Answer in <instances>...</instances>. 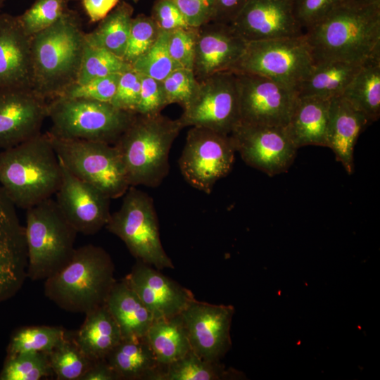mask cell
Segmentation results:
<instances>
[{
	"label": "cell",
	"mask_w": 380,
	"mask_h": 380,
	"mask_svg": "<svg viewBox=\"0 0 380 380\" xmlns=\"http://www.w3.org/2000/svg\"><path fill=\"white\" fill-rule=\"evenodd\" d=\"M246 44L231 25L210 22L199 27L193 65L196 79L230 71Z\"/></svg>",
	"instance_id": "cell-21"
},
{
	"label": "cell",
	"mask_w": 380,
	"mask_h": 380,
	"mask_svg": "<svg viewBox=\"0 0 380 380\" xmlns=\"http://www.w3.org/2000/svg\"><path fill=\"white\" fill-rule=\"evenodd\" d=\"M53 375L47 353L27 352L7 355L0 380H39Z\"/></svg>",
	"instance_id": "cell-36"
},
{
	"label": "cell",
	"mask_w": 380,
	"mask_h": 380,
	"mask_svg": "<svg viewBox=\"0 0 380 380\" xmlns=\"http://www.w3.org/2000/svg\"><path fill=\"white\" fill-rule=\"evenodd\" d=\"M106 305L120 330L122 339L144 337L154 318L124 279L116 281Z\"/></svg>",
	"instance_id": "cell-26"
},
{
	"label": "cell",
	"mask_w": 380,
	"mask_h": 380,
	"mask_svg": "<svg viewBox=\"0 0 380 380\" xmlns=\"http://www.w3.org/2000/svg\"><path fill=\"white\" fill-rule=\"evenodd\" d=\"M146 338L164 372L169 365L191 350L180 315L170 318L154 319Z\"/></svg>",
	"instance_id": "cell-29"
},
{
	"label": "cell",
	"mask_w": 380,
	"mask_h": 380,
	"mask_svg": "<svg viewBox=\"0 0 380 380\" xmlns=\"http://www.w3.org/2000/svg\"><path fill=\"white\" fill-rule=\"evenodd\" d=\"M160 32L150 15L141 13L133 17L123 59L132 65L151 48Z\"/></svg>",
	"instance_id": "cell-39"
},
{
	"label": "cell",
	"mask_w": 380,
	"mask_h": 380,
	"mask_svg": "<svg viewBox=\"0 0 380 380\" xmlns=\"http://www.w3.org/2000/svg\"><path fill=\"white\" fill-rule=\"evenodd\" d=\"M179 118L184 127H200L230 134L240 122L236 75L224 71L198 80V88Z\"/></svg>",
	"instance_id": "cell-12"
},
{
	"label": "cell",
	"mask_w": 380,
	"mask_h": 380,
	"mask_svg": "<svg viewBox=\"0 0 380 380\" xmlns=\"http://www.w3.org/2000/svg\"><path fill=\"white\" fill-rule=\"evenodd\" d=\"M186 18L189 26L199 27L211 22L215 0H172Z\"/></svg>",
	"instance_id": "cell-47"
},
{
	"label": "cell",
	"mask_w": 380,
	"mask_h": 380,
	"mask_svg": "<svg viewBox=\"0 0 380 380\" xmlns=\"http://www.w3.org/2000/svg\"><path fill=\"white\" fill-rule=\"evenodd\" d=\"M120 208L111 213L106 228L119 237L137 260L161 270L174 268L159 233L153 201L136 186H129Z\"/></svg>",
	"instance_id": "cell-8"
},
{
	"label": "cell",
	"mask_w": 380,
	"mask_h": 380,
	"mask_svg": "<svg viewBox=\"0 0 380 380\" xmlns=\"http://www.w3.org/2000/svg\"><path fill=\"white\" fill-rule=\"evenodd\" d=\"M362 65L334 61L315 63L298 87L297 95L328 99L341 96Z\"/></svg>",
	"instance_id": "cell-28"
},
{
	"label": "cell",
	"mask_w": 380,
	"mask_h": 380,
	"mask_svg": "<svg viewBox=\"0 0 380 380\" xmlns=\"http://www.w3.org/2000/svg\"><path fill=\"white\" fill-rule=\"evenodd\" d=\"M135 3H137L138 1H141V0H132Z\"/></svg>",
	"instance_id": "cell-53"
},
{
	"label": "cell",
	"mask_w": 380,
	"mask_h": 380,
	"mask_svg": "<svg viewBox=\"0 0 380 380\" xmlns=\"http://www.w3.org/2000/svg\"><path fill=\"white\" fill-rule=\"evenodd\" d=\"M150 16L160 30L170 32L191 27L172 0H156Z\"/></svg>",
	"instance_id": "cell-46"
},
{
	"label": "cell",
	"mask_w": 380,
	"mask_h": 380,
	"mask_svg": "<svg viewBox=\"0 0 380 380\" xmlns=\"http://www.w3.org/2000/svg\"><path fill=\"white\" fill-rule=\"evenodd\" d=\"M198 27H189L170 31L168 51L175 63L182 68L193 70Z\"/></svg>",
	"instance_id": "cell-42"
},
{
	"label": "cell",
	"mask_w": 380,
	"mask_h": 380,
	"mask_svg": "<svg viewBox=\"0 0 380 380\" xmlns=\"http://www.w3.org/2000/svg\"><path fill=\"white\" fill-rule=\"evenodd\" d=\"M184 128L179 119L161 113L136 114L114 144L126 171L129 186H159L169 173L171 146Z\"/></svg>",
	"instance_id": "cell-5"
},
{
	"label": "cell",
	"mask_w": 380,
	"mask_h": 380,
	"mask_svg": "<svg viewBox=\"0 0 380 380\" xmlns=\"http://www.w3.org/2000/svg\"><path fill=\"white\" fill-rule=\"evenodd\" d=\"M235 152L230 135L191 127L178 161L180 172L189 185L210 194L215 184L231 171Z\"/></svg>",
	"instance_id": "cell-11"
},
{
	"label": "cell",
	"mask_w": 380,
	"mask_h": 380,
	"mask_svg": "<svg viewBox=\"0 0 380 380\" xmlns=\"http://www.w3.org/2000/svg\"><path fill=\"white\" fill-rule=\"evenodd\" d=\"M59 161L62 179L55 194L59 208L77 233L96 234L110 219V198L94 186L73 175Z\"/></svg>",
	"instance_id": "cell-16"
},
{
	"label": "cell",
	"mask_w": 380,
	"mask_h": 380,
	"mask_svg": "<svg viewBox=\"0 0 380 380\" xmlns=\"http://www.w3.org/2000/svg\"><path fill=\"white\" fill-rule=\"evenodd\" d=\"M363 113L369 122L380 116V58L364 63L342 95Z\"/></svg>",
	"instance_id": "cell-30"
},
{
	"label": "cell",
	"mask_w": 380,
	"mask_h": 380,
	"mask_svg": "<svg viewBox=\"0 0 380 380\" xmlns=\"http://www.w3.org/2000/svg\"><path fill=\"white\" fill-rule=\"evenodd\" d=\"M342 2L358 6L369 5L380 3V0H341Z\"/></svg>",
	"instance_id": "cell-51"
},
{
	"label": "cell",
	"mask_w": 380,
	"mask_h": 380,
	"mask_svg": "<svg viewBox=\"0 0 380 380\" xmlns=\"http://www.w3.org/2000/svg\"><path fill=\"white\" fill-rule=\"evenodd\" d=\"M105 360L120 380H162L164 374L146 336L137 339H122Z\"/></svg>",
	"instance_id": "cell-25"
},
{
	"label": "cell",
	"mask_w": 380,
	"mask_h": 380,
	"mask_svg": "<svg viewBox=\"0 0 380 380\" xmlns=\"http://www.w3.org/2000/svg\"><path fill=\"white\" fill-rule=\"evenodd\" d=\"M84 43L80 18L70 9L52 25L32 36V89L51 100L76 82Z\"/></svg>",
	"instance_id": "cell-2"
},
{
	"label": "cell",
	"mask_w": 380,
	"mask_h": 380,
	"mask_svg": "<svg viewBox=\"0 0 380 380\" xmlns=\"http://www.w3.org/2000/svg\"><path fill=\"white\" fill-rule=\"evenodd\" d=\"M120 75L112 74L83 84L75 82L59 96L110 102L115 94Z\"/></svg>",
	"instance_id": "cell-41"
},
{
	"label": "cell",
	"mask_w": 380,
	"mask_h": 380,
	"mask_svg": "<svg viewBox=\"0 0 380 380\" xmlns=\"http://www.w3.org/2000/svg\"><path fill=\"white\" fill-rule=\"evenodd\" d=\"M167 106L162 82L141 75L140 96L135 113L155 115Z\"/></svg>",
	"instance_id": "cell-45"
},
{
	"label": "cell",
	"mask_w": 380,
	"mask_h": 380,
	"mask_svg": "<svg viewBox=\"0 0 380 380\" xmlns=\"http://www.w3.org/2000/svg\"><path fill=\"white\" fill-rule=\"evenodd\" d=\"M229 135L243 160L269 176L286 172L296 158L285 127L240 122Z\"/></svg>",
	"instance_id": "cell-14"
},
{
	"label": "cell",
	"mask_w": 380,
	"mask_h": 380,
	"mask_svg": "<svg viewBox=\"0 0 380 380\" xmlns=\"http://www.w3.org/2000/svg\"><path fill=\"white\" fill-rule=\"evenodd\" d=\"M234 309L195 298L180 314L191 350L201 358L220 362L232 346L230 328Z\"/></svg>",
	"instance_id": "cell-15"
},
{
	"label": "cell",
	"mask_w": 380,
	"mask_h": 380,
	"mask_svg": "<svg viewBox=\"0 0 380 380\" xmlns=\"http://www.w3.org/2000/svg\"><path fill=\"white\" fill-rule=\"evenodd\" d=\"M246 42L302 35L291 0H249L231 24Z\"/></svg>",
	"instance_id": "cell-20"
},
{
	"label": "cell",
	"mask_w": 380,
	"mask_h": 380,
	"mask_svg": "<svg viewBox=\"0 0 380 380\" xmlns=\"http://www.w3.org/2000/svg\"><path fill=\"white\" fill-rule=\"evenodd\" d=\"M48 357L57 380H80L94 363L68 334L48 354Z\"/></svg>",
	"instance_id": "cell-34"
},
{
	"label": "cell",
	"mask_w": 380,
	"mask_h": 380,
	"mask_svg": "<svg viewBox=\"0 0 380 380\" xmlns=\"http://www.w3.org/2000/svg\"><path fill=\"white\" fill-rule=\"evenodd\" d=\"M31 37L18 16L0 13V89H31Z\"/></svg>",
	"instance_id": "cell-22"
},
{
	"label": "cell",
	"mask_w": 380,
	"mask_h": 380,
	"mask_svg": "<svg viewBox=\"0 0 380 380\" xmlns=\"http://www.w3.org/2000/svg\"><path fill=\"white\" fill-rule=\"evenodd\" d=\"M68 333L61 327L32 326L16 331L7 348V355L33 352L49 354L65 338Z\"/></svg>",
	"instance_id": "cell-33"
},
{
	"label": "cell",
	"mask_w": 380,
	"mask_h": 380,
	"mask_svg": "<svg viewBox=\"0 0 380 380\" xmlns=\"http://www.w3.org/2000/svg\"><path fill=\"white\" fill-rule=\"evenodd\" d=\"M62 179L48 133L0 151V186L15 207L27 210L51 198Z\"/></svg>",
	"instance_id": "cell-3"
},
{
	"label": "cell",
	"mask_w": 380,
	"mask_h": 380,
	"mask_svg": "<svg viewBox=\"0 0 380 380\" xmlns=\"http://www.w3.org/2000/svg\"><path fill=\"white\" fill-rule=\"evenodd\" d=\"M162 82L167 104L178 103L184 108L191 100L198 85L192 70L177 68Z\"/></svg>",
	"instance_id": "cell-40"
},
{
	"label": "cell",
	"mask_w": 380,
	"mask_h": 380,
	"mask_svg": "<svg viewBox=\"0 0 380 380\" xmlns=\"http://www.w3.org/2000/svg\"><path fill=\"white\" fill-rule=\"evenodd\" d=\"M46 117V100L32 89H0V148L13 147L39 134Z\"/></svg>",
	"instance_id": "cell-17"
},
{
	"label": "cell",
	"mask_w": 380,
	"mask_h": 380,
	"mask_svg": "<svg viewBox=\"0 0 380 380\" xmlns=\"http://www.w3.org/2000/svg\"><path fill=\"white\" fill-rule=\"evenodd\" d=\"M249 0H215L211 22L231 25Z\"/></svg>",
	"instance_id": "cell-48"
},
{
	"label": "cell",
	"mask_w": 380,
	"mask_h": 380,
	"mask_svg": "<svg viewBox=\"0 0 380 380\" xmlns=\"http://www.w3.org/2000/svg\"><path fill=\"white\" fill-rule=\"evenodd\" d=\"M132 66L110 51L89 44L85 39L83 55L77 83L83 84L93 79L120 73Z\"/></svg>",
	"instance_id": "cell-35"
},
{
	"label": "cell",
	"mask_w": 380,
	"mask_h": 380,
	"mask_svg": "<svg viewBox=\"0 0 380 380\" xmlns=\"http://www.w3.org/2000/svg\"><path fill=\"white\" fill-rule=\"evenodd\" d=\"M25 227L0 186V303L17 293L27 277Z\"/></svg>",
	"instance_id": "cell-18"
},
{
	"label": "cell",
	"mask_w": 380,
	"mask_h": 380,
	"mask_svg": "<svg viewBox=\"0 0 380 380\" xmlns=\"http://www.w3.org/2000/svg\"><path fill=\"white\" fill-rule=\"evenodd\" d=\"M169 32L160 30L151 48L132 65L134 70L142 75L163 81L172 71L180 68L168 51Z\"/></svg>",
	"instance_id": "cell-37"
},
{
	"label": "cell",
	"mask_w": 380,
	"mask_h": 380,
	"mask_svg": "<svg viewBox=\"0 0 380 380\" xmlns=\"http://www.w3.org/2000/svg\"><path fill=\"white\" fill-rule=\"evenodd\" d=\"M303 34L315 63L362 65L380 58V3L358 6L341 2Z\"/></svg>",
	"instance_id": "cell-1"
},
{
	"label": "cell",
	"mask_w": 380,
	"mask_h": 380,
	"mask_svg": "<svg viewBox=\"0 0 380 380\" xmlns=\"http://www.w3.org/2000/svg\"><path fill=\"white\" fill-rule=\"evenodd\" d=\"M121 0H82L84 10L91 23L103 19Z\"/></svg>",
	"instance_id": "cell-49"
},
{
	"label": "cell",
	"mask_w": 380,
	"mask_h": 380,
	"mask_svg": "<svg viewBox=\"0 0 380 380\" xmlns=\"http://www.w3.org/2000/svg\"><path fill=\"white\" fill-rule=\"evenodd\" d=\"M135 113L115 108L110 102L58 96L48 103L51 135L115 144Z\"/></svg>",
	"instance_id": "cell-7"
},
{
	"label": "cell",
	"mask_w": 380,
	"mask_h": 380,
	"mask_svg": "<svg viewBox=\"0 0 380 380\" xmlns=\"http://www.w3.org/2000/svg\"><path fill=\"white\" fill-rule=\"evenodd\" d=\"M69 0H35L18 19L30 37L55 23L68 10Z\"/></svg>",
	"instance_id": "cell-38"
},
{
	"label": "cell",
	"mask_w": 380,
	"mask_h": 380,
	"mask_svg": "<svg viewBox=\"0 0 380 380\" xmlns=\"http://www.w3.org/2000/svg\"><path fill=\"white\" fill-rule=\"evenodd\" d=\"M315 61L304 34L293 37L247 42L230 71L255 74L274 80L297 93Z\"/></svg>",
	"instance_id": "cell-10"
},
{
	"label": "cell",
	"mask_w": 380,
	"mask_h": 380,
	"mask_svg": "<svg viewBox=\"0 0 380 380\" xmlns=\"http://www.w3.org/2000/svg\"><path fill=\"white\" fill-rule=\"evenodd\" d=\"M6 0H0V10L1 8L3 7L4 3L6 2Z\"/></svg>",
	"instance_id": "cell-52"
},
{
	"label": "cell",
	"mask_w": 380,
	"mask_h": 380,
	"mask_svg": "<svg viewBox=\"0 0 380 380\" xmlns=\"http://www.w3.org/2000/svg\"><path fill=\"white\" fill-rule=\"evenodd\" d=\"M80 380H120V379L104 359L94 362Z\"/></svg>",
	"instance_id": "cell-50"
},
{
	"label": "cell",
	"mask_w": 380,
	"mask_h": 380,
	"mask_svg": "<svg viewBox=\"0 0 380 380\" xmlns=\"http://www.w3.org/2000/svg\"><path fill=\"white\" fill-rule=\"evenodd\" d=\"M329 100L315 96L298 97L285 127L298 149L308 145L327 147Z\"/></svg>",
	"instance_id": "cell-24"
},
{
	"label": "cell",
	"mask_w": 380,
	"mask_h": 380,
	"mask_svg": "<svg viewBox=\"0 0 380 380\" xmlns=\"http://www.w3.org/2000/svg\"><path fill=\"white\" fill-rule=\"evenodd\" d=\"M123 279L154 319L177 316L194 299L191 291L141 260H137Z\"/></svg>",
	"instance_id": "cell-19"
},
{
	"label": "cell",
	"mask_w": 380,
	"mask_h": 380,
	"mask_svg": "<svg viewBox=\"0 0 380 380\" xmlns=\"http://www.w3.org/2000/svg\"><path fill=\"white\" fill-rule=\"evenodd\" d=\"M141 78V75L133 68L122 73L110 103L117 108L135 113L140 96Z\"/></svg>",
	"instance_id": "cell-43"
},
{
	"label": "cell",
	"mask_w": 380,
	"mask_h": 380,
	"mask_svg": "<svg viewBox=\"0 0 380 380\" xmlns=\"http://www.w3.org/2000/svg\"><path fill=\"white\" fill-rule=\"evenodd\" d=\"M242 376L236 369H226L220 362L205 360L190 350L166 367L162 380L240 379Z\"/></svg>",
	"instance_id": "cell-32"
},
{
	"label": "cell",
	"mask_w": 380,
	"mask_h": 380,
	"mask_svg": "<svg viewBox=\"0 0 380 380\" xmlns=\"http://www.w3.org/2000/svg\"><path fill=\"white\" fill-rule=\"evenodd\" d=\"M110 255L87 244L75 248L61 270L45 279L44 294L61 308L84 314L106 304L117 281Z\"/></svg>",
	"instance_id": "cell-4"
},
{
	"label": "cell",
	"mask_w": 380,
	"mask_h": 380,
	"mask_svg": "<svg viewBox=\"0 0 380 380\" xmlns=\"http://www.w3.org/2000/svg\"><path fill=\"white\" fill-rule=\"evenodd\" d=\"M369 123L365 115L343 96L330 99L327 147L333 151L348 174L353 172V152L357 138Z\"/></svg>",
	"instance_id": "cell-23"
},
{
	"label": "cell",
	"mask_w": 380,
	"mask_h": 380,
	"mask_svg": "<svg viewBox=\"0 0 380 380\" xmlns=\"http://www.w3.org/2000/svg\"><path fill=\"white\" fill-rule=\"evenodd\" d=\"M85 315L73 340L91 361L104 360L122 339L119 327L106 304Z\"/></svg>",
	"instance_id": "cell-27"
},
{
	"label": "cell",
	"mask_w": 380,
	"mask_h": 380,
	"mask_svg": "<svg viewBox=\"0 0 380 380\" xmlns=\"http://www.w3.org/2000/svg\"><path fill=\"white\" fill-rule=\"evenodd\" d=\"M341 2V0H291L294 17L303 30L319 22Z\"/></svg>",
	"instance_id": "cell-44"
},
{
	"label": "cell",
	"mask_w": 380,
	"mask_h": 380,
	"mask_svg": "<svg viewBox=\"0 0 380 380\" xmlns=\"http://www.w3.org/2000/svg\"><path fill=\"white\" fill-rule=\"evenodd\" d=\"M25 210L27 277L33 281L46 279L71 259L77 232L51 198Z\"/></svg>",
	"instance_id": "cell-6"
},
{
	"label": "cell",
	"mask_w": 380,
	"mask_h": 380,
	"mask_svg": "<svg viewBox=\"0 0 380 380\" xmlns=\"http://www.w3.org/2000/svg\"><path fill=\"white\" fill-rule=\"evenodd\" d=\"M48 134L58 159L73 175L94 186L110 199L126 193L129 184L114 144L61 139Z\"/></svg>",
	"instance_id": "cell-9"
},
{
	"label": "cell",
	"mask_w": 380,
	"mask_h": 380,
	"mask_svg": "<svg viewBox=\"0 0 380 380\" xmlns=\"http://www.w3.org/2000/svg\"><path fill=\"white\" fill-rule=\"evenodd\" d=\"M134 8L125 1L118 6L91 32L85 39L94 46L103 48L123 58L133 18Z\"/></svg>",
	"instance_id": "cell-31"
},
{
	"label": "cell",
	"mask_w": 380,
	"mask_h": 380,
	"mask_svg": "<svg viewBox=\"0 0 380 380\" xmlns=\"http://www.w3.org/2000/svg\"><path fill=\"white\" fill-rule=\"evenodd\" d=\"M240 122L286 127L298 96L287 87L266 77L236 72Z\"/></svg>",
	"instance_id": "cell-13"
}]
</instances>
